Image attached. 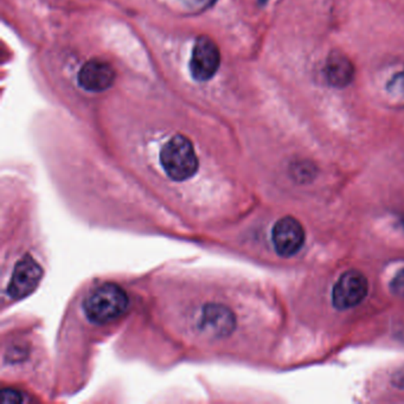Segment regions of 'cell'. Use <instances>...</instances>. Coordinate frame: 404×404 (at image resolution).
<instances>
[{
    "mask_svg": "<svg viewBox=\"0 0 404 404\" xmlns=\"http://www.w3.org/2000/svg\"><path fill=\"white\" fill-rule=\"evenodd\" d=\"M128 308V296L121 287L106 283L90 293L83 303L87 318L96 325H106L120 318Z\"/></svg>",
    "mask_w": 404,
    "mask_h": 404,
    "instance_id": "1",
    "label": "cell"
},
{
    "mask_svg": "<svg viewBox=\"0 0 404 404\" xmlns=\"http://www.w3.org/2000/svg\"><path fill=\"white\" fill-rule=\"evenodd\" d=\"M162 170L174 182L191 178L199 169V159L192 142L182 134L171 137L160 152Z\"/></svg>",
    "mask_w": 404,
    "mask_h": 404,
    "instance_id": "2",
    "label": "cell"
},
{
    "mask_svg": "<svg viewBox=\"0 0 404 404\" xmlns=\"http://www.w3.org/2000/svg\"><path fill=\"white\" fill-rule=\"evenodd\" d=\"M221 53L210 37L201 36L194 42L190 60V71L194 80L205 82L219 71Z\"/></svg>",
    "mask_w": 404,
    "mask_h": 404,
    "instance_id": "3",
    "label": "cell"
},
{
    "mask_svg": "<svg viewBox=\"0 0 404 404\" xmlns=\"http://www.w3.org/2000/svg\"><path fill=\"white\" fill-rule=\"evenodd\" d=\"M368 289V280L360 271H346L340 276L333 287V306L339 311L356 308L367 298Z\"/></svg>",
    "mask_w": 404,
    "mask_h": 404,
    "instance_id": "4",
    "label": "cell"
},
{
    "mask_svg": "<svg viewBox=\"0 0 404 404\" xmlns=\"http://www.w3.org/2000/svg\"><path fill=\"white\" fill-rule=\"evenodd\" d=\"M306 239L303 224L294 217H283L275 223L271 230V241L275 251L283 258L298 254Z\"/></svg>",
    "mask_w": 404,
    "mask_h": 404,
    "instance_id": "5",
    "label": "cell"
},
{
    "mask_svg": "<svg viewBox=\"0 0 404 404\" xmlns=\"http://www.w3.org/2000/svg\"><path fill=\"white\" fill-rule=\"evenodd\" d=\"M77 82L87 92L102 93L114 85L115 70L108 62L93 58L82 65L77 75Z\"/></svg>",
    "mask_w": 404,
    "mask_h": 404,
    "instance_id": "6",
    "label": "cell"
},
{
    "mask_svg": "<svg viewBox=\"0 0 404 404\" xmlns=\"http://www.w3.org/2000/svg\"><path fill=\"white\" fill-rule=\"evenodd\" d=\"M41 278L42 268L40 264L35 260L26 256L21 262L17 263L8 285V295L13 299L24 298L37 287Z\"/></svg>",
    "mask_w": 404,
    "mask_h": 404,
    "instance_id": "7",
    "label": "cell"
},
{
    "mask_svg": "<svg viewBox=\"0 0 404 404\" xmlns=\"http://www.w3.org/2000/svg\"><path fill=\"white\" fill-rule=\"evenodd\" d=\"M356 74V68L345 53L332 51L326 58L323 75L328 85L335 88H345L351 85Z\"/></svg>",
    "mask_w": 404,
    "mask_h": 404,
    "instance_id": "8",
    "label": "cell"
},
{
    "mask_svg": "<svg viewBox=\"0 0 404 404\" xmlns=\"http://www.w3.org/2000/svg\"><path fill=\"white\" fill-rule=\"evenodd\" d=\"M199 319V328L208 336H226L234 330V317L222 306H208Z\"/></svg>",
    "mask_w": 404,
    "mask_h": 404,
    "instance_id": "9",
    "label": "cell"
},
{
    "mask_svg": "<svg viewBox=\"0 0 404 404\" xmlns=\"http://www.w3.org/2000/svg\"><path fill=\"white\" fill-rule=\"evenodd\" d=\"M292 174L299 182H308L314 177L315 167L308 160H298L292 165Z\"/></svg>",
    "mask_w": 404,
    "mask_h": 404,
    "instance_id": "10",
    "label": "cell"
},
{
    "mask_svg": "<svg viewBox=\"0 0 404 404\" xmlns=\"http://www.w3.org/2000/svg\"><path fill=\"white\" fill-rule=\"evenodd\" d=\"M387 90L394 96L403 100L404 102V70L392 77L387 85Z\"/></svg>",
    "mask_w": 404,
    "mask_h": 404,
    "instance_id": "11",
    "label": "cell"
},
{
    "mask_svg": "<svg viewBox=\"0 0 404 404\" xmlns=\"http://www.w3.org/2000/svg\"><path fill=\"white\" fill-rule=\"evenodd\" d=\"M390 289H392L394 294L401 296V298H404V269L398 271L394 276V279L390 283Z\"/></svg>",
    "mask_w": 404,
    "mask_h": 404,
    "instance_id": "12",
    "label": "cell"
},
{
    "mask_svg": "<svg viewBox=\"0 0 404 404\" xmlns=\"http://www.w3.org/2000/svg\"><path fill=\"white\" fill-rule=\"evenodd\" d=\"M22 402H24V398H23L21 392L10 390V389L1 392V403L13 404L22 403Z\"/></svg>",
    "mask_w": 404,
    "mask_h": 404,
    "instance_id": "13",
    "label": "cell"
},
{
    "mask_svg": "<svg viewBox=\"0 0 404 404\" xmlns=\"http://www.w3.org/2000/svg\"><path fill=\"white\" fill-rule=\"evenodd\" d=\"M392 384L398 389H404V367L392 375Z\"/></svg>",
    "mask_w": 404,
    "mask_h": 404,
    "instance_id": "14",
    "label": "cell"
},
{
    "mask_svg": "<svg viewBox=\"0 0 404 404\" xmlns=\"http://www.w3.org/2000/svg\"><path fill=\"white\" fill-rule=\"evenodd\" d=\"M185 1L190 3L192 6H196V8H208L212 6L217 0H185Z\"/></svg>",
    "mask_w": 404,
    "mask_h": 404,
    "instance_id": "15",
    "label": "cell"
},
{
    "mask_svg": "<svg viewBox=\"0 0 404 404\" xmlns=\"http://www.w3.org/2000/svg\"><path fill=\"white\" fill-rule=\"evenodd\" d=\"M263 3H264V1H267V0H262Z\"/></svg>",
    "mask_w": 404,
    "mask_h": 404,
    "instance_id": "16",
    "label": "cell"
}]
</instances>
